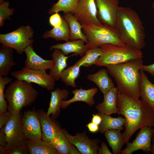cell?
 Listing matches in <instances>:
<instances>
[{"instance_id": "cell-1", "label": "cell", "mask_w": 154, "mask_h": 154, "mask_svg": "<svg viewBox=\"0 0 154 154\" xmlns=\"http://www.w3.org/2000/svg\"><path fill=\"white\" fill-rule=\"evenodd\" d=\"M117 114L125 119L123 136L127 144L136 131L144 127H154V110L141 100L122 94L118 91Z\"/></svg>"}, {"instance_id": "cell-2", "label": "cell", "mask_w": 154, "mask_h": 154, "mask_svg": "<svg viewBox=\"0 0 154 154\" xmlns=\"http://www.w3.org/2000/svg\"><path fill=\"white\" fill-rule=\"evenodd\" d=\"M143 65L142 58H138L105 67L119 92L139 100L140 70Z\"/></svg>"}, {"instance_id": "cell-3", "label": "cell", "mask_w": 154, "mask_h": 154, "mask_svg": "<svg viewBox=\"0 0 154 154\" xmlns=\"http://www.w3.org/2000/svg\"><path fill=\"white\" fill-rule=\"evenodd\" d=\"M116 28L126 44L141 50L145 44V33L141 20L131 8L119 7L116 19Z\"/></svg>"}, {"instance_id": "cell-4", "label": "cell", "mask_w": 154, "mask_h": 154, "mask_svg": "<svg viewBox=\"0 0 154 154\" xmlns=\"http://www.w3.org/2000/svg\"><path fill=\"white\" fill-rule=\"evenodd\" d=\"M4 95L8 103L7 110L13 115L32 105L37 98L38 92L31 83L16 79L10 83Z\"/></svg>"}, {"instance_id": "cell-5", "label": "cell", "mask_w": 154, "mask_h": 154, "mask_svg": "<svg viewBox=\"0 0 154 154\" xmlns=\"http://www.w3.org/2000/svg\"><path fill=\"white\" fill-rule=\"evenodd\" d=\"M81 24L87 39L85 45L88 49L106 44L120 46L125 44L116 28L104 24L100 25Z\"/></svg>"}, {"instance_id": "cell-6", "label": "cell", "mask_w": 154, "mask_h": 154, "mask_svg": "<svg viewBox=\"0 0 154 154\" xmlns=\"http://www.w3.org/2000/svg\"><path fill=\"white\" fill-rule=\"evenodd\" d=\"M100 47L102 53L94 64L98 66L117 64L143 57L141 50L126 44L120 46L109 43Z\"/></svg>"}, {"instance_id": "cell-7", "label": "cell", "mask_w": 154, "mask_h": 154, "mask_svg": "<svg viewBox=\"0 0 154 154\" xmlns=\"http://www.w3.org/2000/svg\"><path fill=\"white\" fill-rule=\"evenodd\" d=\"M33 31L29 25L22 26L16 30L5 34H0L1 44L15 49L19 54L24 52L25 49L33 44Z\"/></svg>"}, {"instance_id": "cell-8", "label": "cell", "mask_w": 154, "mask_h": 154, "mask_svg": "<svg viewBox=\"0 0 154 154\" xmlns=\"http://www.w3.org/2000/svg\"><path fill=\"white\" fill-rule=\"evenodd\" d=\"M11 74L16 79L35 83L49 91L54 90L55 81L46 71L25 66L20 70L12 72Z\"/></svg>"}, {"instance_id": "cell-9", "label": "cell", "mask_w": 154, "mask_h": 154, "mask_svg": "<svg viewBox=\"0 0 154 154\" xmlns=\"http://www.w3.org/2000/svg\"><path fill=\"white\" fill-rule=\"evenodd\" d=\"M7 144L5 147L8 152L14 147L25 143L20 112L13 115L4 128Z\"/></svg>"}, {"instance_id": "cell-10", "label": "cell", "mask_w": 154, "mask_h": 154, "mask_svg": "<svg viewBox=\"0 0 154 154\" xmlns=\"http://www.w3.org/2000/svg\"><path fill=\"white\" fill-rule=\"evenodd\" d=\"M97 17L103 24L116 28L117 15L119 6L118 0H94ZM117 29V28H116Z\"/></svg>"}, {"instance_id": "cell-11", "label": "cell", "mask_w": 154, "mask_h": 154, "mask_svg": "<svg viewBox=\"0 0 154 154\" xmlns=\"http://www.w3.org/2000/svg\"><path fill=\"white\" fill-rule=\"evenodd\" d=\"M21 122L26 139L33 141L42 139L41 125L35 108L24 112Z\"/></svg>"}, {"instance_id": "cell-12", "label": "cell", "mask_w": 154, "mask_h": 154, "mask_svg": "<svg viewBox=\"0 0 154 154\" xmlns=\"http://www.w3.org/2000/svg\"><path fill=\"white\" fill-rule=\"evenodd\" d=\"M73 15L81 24L100 25L94 0H80Z\"/></svg>"}, {"instance_id": "cell-13", "label": "cell", "mask_w": 154, "mask_h": 154, "mask_svg": "<svg viewBox=\"0 0 154 154\" xmlns=\"http://www.w3.org/2000/svg\"><path fill=\"white\" fill-rule=\"evenodd\" d=\"M62 131L69 142L74 145L81 154H98L99 139H90L86 132L76 133L72 135L65 129H62Z\"/></svg>"}, {"instance_id": "cell-14", "label": "cell", "mask_w": 154, "mask_h": 154, "mask_svg": "<svg viewBox=\"0 0 154 154\" xmlns=\"http://www.w3.org/2000/svg\"><path fill=\"white\" fill-rule=\"evenodd\" d=\"M152 137L151 127L146 126L140 128L135 139L132 143H127L126 147L121 151V154H131L140 150L147 153L151 152Z\"/></svg>"}, {"instance_id": "cell-15", "label": "cell", "mask_w": 154, "mask_h": 154, "mask_svg": "<svg viewBox=\"0 0 154 154\" xmlns=\"http://www.w3.org/2000/svg\"><path fill=\"white\" fill-rule=\"evenodd\" d=\"M37 112L41 125L42 140L50 143L62 131V129L43 109L38 110Z\"/></svg>"}, {"instance_id": "cell-16", "label": "cell", "mask_w": 154, "mask_h": 154, "mask_svg": "<svg viewBox=\"0 0 154 154\" xmlns=\"http://www.w3.org/2000/svg\"><path fill=\"white\" fill-rule=\"evenodd\" d=\"M26 56L25 66L35 69L46 71L50 70L54 66L53 60H45L38 55L34 51L32 44L28 46L25 49Z\"/></svg>"}, {"instance_id": "cell-17", "label": "cell", "mask_w": 154, "mask_h": 154, "mask_svg": "<svg viewBox=\"0 0 154 154\" xmlns=\"http://www.w3.org/2000/svg\"><path fill=\"white\" fill-rule=\"evenodd\" d=\"M118 90L114 87L104 94V100L96 106L98 113L106 115L117 114V95Z\"/></svg>"}, {"instance_id": "cell-18", "label": "cell", "mask_w": 154, "mask_h": 154, "mask_svg": "<svg viewBox=\"0 0 154 154\" xmlns=\"http://www.w3.org/2000/svg\"><path fill=\"white\" fill-rule=\"evenodd\" d=\"M96 88L85 90L80 88L72 90L71 93L74 94L73 97L67 100H62L61 104V108L65 109L71 103L78 101L85 102L90 106H92L95 103L94 98V95L98 92Z\"/></svg>"}, {"instance_id": "cell-19", "label": "cell", "mask_w": 154, "mask_h": 154, "mask_svg": "<svg viewBox=\"0 0 154 154\" xmlns=\"http://www.w3.org/2000/svg\"><path fill=\"white\" fill-rule=\"evenodd\" d=\"M86 42L81 39L66 41L63 43H58L51 46L50 50L55 49L60 50L66 56L73 53L74 55H79L82 57L88 49L87 48Z\"/></svg>"}, {"instance_id": "cell-20", "label": "cell", "mask_w": 154, "mask_h": 154, "mask_svg": "<svg viewBox=\"0 0 154 154\" xmlns=\"http://www.w3.org/2000/svg\"><path fill=\"white\" fill-rule=\"evenodd\" d=\"M140 74V97L154 110V84L149 80L144 71L141 70Z\"/></svg>"}, {"instance_id": "cell-21", "label": "cell", "mask_w": 154, "mask_h": 154, "mask_svg": "<svg viewBox=\"0 0 154 154\" xmlns=\"http://www.w3.org/2000/svg\"><path fill=\"white\" fill-rule=\"evenodd\" d=\"M51 96L48 108L46 112L48 115H51L53 119H56L60 112L62 100L67 98L69 92L66 89L57 88L51 92Z\"/></svg>"}, {"instance_id": "cell-22", "label": "cell", "mask_w": 154, "mask_h": 154, "mask_svg": "<svg viewBox=\"0 0 154 154\" xmlns=\"http://www.w3.org/2000/svg\"><path fill=\"white\" fill-rule=\"evenodd\" d=\"M87 78L95 83L103 94L115 87L107 70L105 68L100 69L95 73L88 74Z\"/></svg>"}, {"instance_id": "cell-23", "label": "cell", "mask_w": 154, "mask_h": 154, "mask_svg": "<svg viewBox=\"0 0 154 154\" xmlns=\"http://www.w3.org/2000/svg\"><path fill=\"white\" fill-rule=\"evenodd\" d=\"M70 56H67L60 49H55L51 55V57L55 62L53 67L49 70V74L55 81L60 79L61 74L67 66V61Z\"/></svg>"}, {"instance_id": "cell-24", "label": "cell", "mask_w": 154, "mask_h": 154, "mask_svg": "<svg viewBox=\"0 0 154 154\" xmlns=\"http://www.w3.org/2000/svg\"><path fill=\"white\" fill-rule=\"evenodd\" d=\"M13 48L1 45L0 47V76H7L11 68L17 63L13 57Z\"/></svg>"}, {"instance_id": "cell-25", "label": "cell", "mask_w": 154, "mask_h": 154, "mask_svg": "<svg viewBox=\"0 0 154 154\" xmlns=\"http://www.w3.org/2000/svg\"><path fill=\"white\" fill-rule=\"evenodd\" d=\"M63 18L68 24L70 29L69 40L81 39L87 42L86 38L82 32V26L73 14L64 13Z\"/></svg>"}, {"instance_id": "cell-26", "label": "cell", "mask_w": 154, "mask_h": 154, "mask_svg": "<svg viewBox=\"0 0 154 154\" xmlns=\"http://www.w3.org/2000/svg\"><path fill=\"white\" fill-rule=\"evenodd\" d=\"M25 143L31 154H60L52 144L42 139L38 141L26 139Z\"/></svg>"}, {"instance_id": "cell-27", "label": "cell", "mask_w": 154, "mask_h": 154, "mask_svg": "<svg viewBox=\"0 0 154 154\" xmlns=\"http://www.w3.org/2000/svg\"><path fill=\"white\" fill-rule=\"evenodd\" d=\"M101 117L102 121L99 125V131L101 133L110 129H119L122 130L125 128L123 127L126 121L124 117L119 116L117 117H113L110 115H106L98 113Z\"/></svg>"}, {"instance_id": "cell-28", "label": "cell", "mask_w": 154, "mask_h": 154, "mask_svg": "<svg viewBox=\"0 0 154 154\" xmlns=\"http://www.w3.org/2000/svg\"><path fill=\"white\" fill-rule=\"evenodd\" d=\"M121 131L119 129H110L104 133L109 145L112 148V154L120 153L122 147L125 143Z\"/></svg>"}, {"instance_id": "cell-29", "label": "cell", "mask_w": 154, "mask_h": 154, "mask_svg": "<svg viewBox=\"0 0 154 154\" xmlns=\"http://www.w3.org/2000/svg\"><path fill=\"white\" fill-rule=\"evenodd\" d=\"M70 29L68 24L62 17L61 24L46 31L42 37L44 38H51L57 41L69 40Z\"/></svg>"}, {"instance_id": "cell-30", "label": "cell", "mask_w": 154, "mask_h": 154, "mask_svg": "<svg viewBox=\"0 0 154 154\" xmlns=\"http://www.w3.org/2000/svg\"><path fill=\"white\" fill-rule=\"evenodd\" d=\"M102 51L100 46L90 48L88 49L84 54L74 64L80 67H85L94 65L102 55Z\"/></svg>"}, {"instance_id": "cell-31", "label": "cell", "mask_w": 154, "mask_h": 154, "mask_svg": "<svg viewBox=\"0 0 154 154\" xmlns=\"http://www.w3.org/2000/svg\"><path fill=\"white\" fill-rule=\"evenodd\" d=\"M80 0H59L54 4L49 10L48 14H52L56 12H63L64 13H74Z\"/></svg>"}, {"instance_id": "cell-32", "label": "cell", "mask_w": 154, "mask_h": 154, "mask_svg": "<svg viewBox=\"0 0 154 154\" xmlns=\"http://www.w3.org/2000/svg\"><path fill=\"white\" fill-rule=\"evenodd\" d=\"M80 67L74 64L64 69L61 75V80L67 86L76 87L75 80L80 76Z\"/></svg>"}, {"instance_id": "cell-33", "label": "cell", "mask_w": 154, "mask_h": 154, "mask_svg": "<svg viewBox=\"0 0 154 154\" xmlns=\"http://www.w3.org/2000/svg\"><path fill=\"white\" fill-rule=\"evenodd\" d=\"M50 143L60 154H69L70 143L62 131Z\"/></svg>"}, {"instance_id": "cell-34", "label": "cell", "mask_w": 154, "mask_h": 154, "mask_svg": "<svg viewBox=\"0 0 154 154\" xmlns=\"http://www.w3.org/2000/svg\"><path fill=\"white\" fill-rule=\"evenodd\" d=\"M12 79L7 76H0V114L7 111L8 105L4 95L6 85L12 82Z\"/></svg>"}, {"instance_id": "cell-35", "label": "cell", "mask_w": 154, "mask_h": 154, "mask_svg": "<svg viewBox=\"0 0 154 154\" xmlns=\"http://www.w3.org/2000/svg\"><path fill=\"white\" fill-rule=\"evenodd\" d=\"M8 1H4L0 5V27H2L4 25V21L6 20L11 19L10 16L13 15L14 8L10 9L9 6Z\"/></svg>"}, {"instance_id": "cell-36", "label": "cell", "mask_w": 154, "mask_h": 154, "mask_svg": "<svg viewBox=\"0 0 154 154\" xmlns=\"http://www.w3.org/2000/svg\"><path fill=\"white\" fill-rule=\"evenodd\" d=\"M62 17H61L58 12L55 13L51 15L49 18L50 25L53 27L60 26L62 24Z\"/></svg>"}, {"instance_id": "cell-37", "label": "cell", "mask_w": 154, "mask_h": 154, "mask_svg": "<svg viewBox=\"0 0 154 154\" xmlns=\"http://www.w3.org/2000/svg\"><path fill=\"white\" fill-rule=\"evenodd\" d=\"M28 150L25 143L16 146L7 152V154H27Z\"/></svg>"}, {"instance_id": "cell-38", "label": "cell", "mask_w": 154, "mask_h": 154, "mask_svg": "<svg viewBox=\"0 0 154 154\" xmlns=\"http://www.w3.org/2000/svg\"><path fill=\"white\" fill-rule=\"evenodd\" d=\"M13 115L9 111L0 114V129L2 128L9 121Z\"/></svg>"}, {"instance_id": "cell-39", "label": "cell", "mask_w": 154, "mask_h": 154, "mask_svg": "<svg viewBox=\"0 0 154 154\" xmlns=\"http://www.w3.org/2000/svg\"><path fill=\"white\" fill-rule=\"evenodd\" d=\"M112 153L108 149L106 143L104 142H101V145L98 150V154H112Z\"/></svg>"}, {"instance_id": "cell-40", "label": "cell", "mask_w": 154, "mask_h": 154, "mask_svg": "<svg viewBox=\"0 0 154 154\" xmlns=\"http://www.w3.org/2000/svg\"><path fill=\"white\" fill-rule=\"evenodd\" d=\"M5 126V125L0 130V145L5 147L7 142L6 135L4 131Z\"/></svg>"}, {"instance_id": "cell-41", "label": "cell", "mask_w": 154, "mask_h": 154, "mask_svg": "<svg viewBox=\"0 0 154 154\" xmlns=\"http://www.w3.org/2000/svg\"><path fill=\"white\" fill-rule=\"evenodd\" d=\"M141 70L144 72H146L154 76V63L148 65H143Z\"/></svg>"}, {"instance_id": "cell-42", "label": "cell", "mask_w": 154, "mask_h": 154, "mask_svg": "<svg viewBox=\"0 0 154 154\" xmlns=\"http://www.w3.org/2000/svg\"><path fill=\"white\" fill-rule=\"evenodd\" d=\"M89 130L92 133H95L99 131V125L92 122H90L87 125Z\"/></svg>"}, {"instance_id": "cell-43", "label": "cell", "mask_w": 154, "mask_h": 154, "mask_svg": "<svg viewBox=\"0 0 154 154\" xmlns=\"http://www.w3.org/2000/svg\"><path fill=\"white\" fill-rule=\"evenodd\" d=\"M101 117L98 114H92V122L99 125L101 123Z\"/></svg>"}, {"instance_id": "cell-44", "label": "cell", "mask_w": 154, "mask_h": 154, "mask_svg": "<svg viewBox=\"0 0 154 154\" xmlns=\"http://www.w3.org/2000/svg\"><path fill=\"white\" fill-rule=\"evenodd\" d=\"M76 147L73 144L70 143L69 154H80Z\"/></svg>"}, {"instance_id": "cell-45", "label": "cell", "mask_w": 154, "mask_h": 154, "mask_svg": "<svg viewBox=\"0 0 154 154\" xmlns=\"http://www.w3.org/2000/svg\"><path fill=\"white\" fill-rule=\"evenodd\" d=\"M152 129V137L151 141L152 142L151 147V152L152 154H154V127Z\"/></svg>"}, {"instance_id": "cell-46", "label": "cell", "mask_w": 154, "mask_h": 154, "mask_svg": "<svg viewBox=\"0 0 154 154\" xmlns=\"http://www.w3.org/2000/svg\"><path fill=\"white\" fill-rule=\"evenodd\" d=\"M7 151L5 147L0 145V154H6Z\"/></svg>"}, {"instance_id": "cell-47", "label": "cell", "mask_w": 154, "mask_h": 154, "mask_svg": "<svg viewBox=\"0 0 154 154\" xmlns=\"http://www.w3.org/2000/svg\"><path fill=\"white\" fill-rule=\"evenodd\" d=\"M5 0H0V3L4 2Z\"/></svg>"}, {"instance_id": "cell-48", "label": "cell", "mask_w": 154, "mask_h": 154, "mask_svg": "<svg viewBox=\"0 0 154 154\" xmlns=\"http://www.w3.org/2000/svg\"><path fill=\"white\" fill-rule=\"evenodd\" d=\"M152 8H153V9L154 10V2L152 4Z\"/></svg>"}]
</instances>
